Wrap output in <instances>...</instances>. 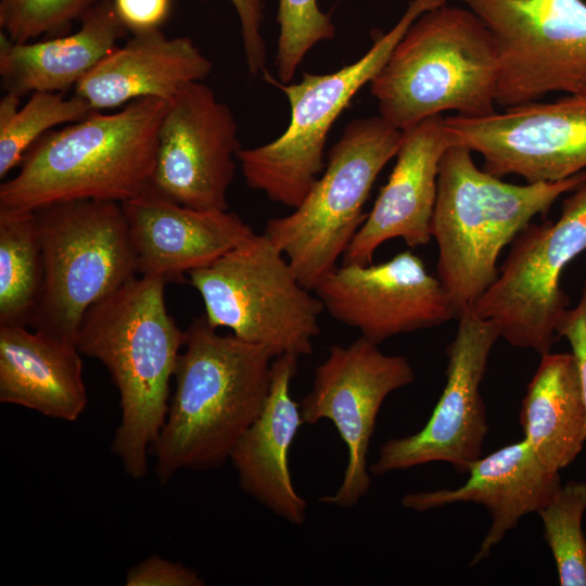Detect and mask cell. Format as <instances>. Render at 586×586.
Segmentation results:
<instances>
[{
	"mask_svg": "<svg viewBox=\"0 0 586 586\" xmlns=\"http://www.w3.org/2000/svg\"><path fill=\"white\" fill-rule=\"evenodd\" d=\"M402 138L403 131L380 115L351 122L300 205L267 221L264 233L308 290L337 267L367 218L364 207L370 191L396 156Z\"/></svg>",
	"mask_w": 586,
	"mask_h": 586,
	"instance_id": "cell-6",
	"label": "cell"
},
{
	"mask_svg": "<svg viewBox=\"0 0 586 586\" xmlns=\"http://www.w3.org/2000/svg\"><path fill=\"white\" fill-rule=\"evenodd\" d=\"M520 423L537 459L559 472L586 442V404L574 354L542 355L522 402Z\"/></svg>",
	"mask_w": 586,
	"mask_h": 586,
	"instance_id": "cell-24",
	"label": "cell"
},
{
	"mask_svg": "<svg viewBox=\"0 0 586 586\" xmlns=\"http://www.w3.org/2000/svg\"><path fill=\"white\" fill-rule=\"evenodd\" d=\"M212 67L189 37L169 38L161 29L132 34L76 84L75 95L97 112L143 98L169 103L188 84L204 81Z\"/></svg>",
	"mask_w": 586,
	"mask_h": 586,
	"instance_id": "cell-21",
	"label": "cell"
},
{
	"mask_svg": "<svg viewBox=\"0 0 586 586\" xmlns=\"http://www.w3.org/2000/svg\"><path fill=\"white\" fill-rule=\"evenodd\" d=\"M186 336L166 420L151 450L161 485L180 470L224 464L260 413L271 384L273 358L265 347L218 333L204 315Z\"/></svg>",
	"mask_w": 586,
	"mask_h": 586,
	"instance_id": "cell-1",
	"label": "cell"
},
{
	"mask_svg": "<svg viewBox=\"0 0 586 586\" xmlns=\"http://www.w3.org/2000/svg\"><path fill=\"white\" fill-rule=\"evenodd\" d=\"M447 0H412L397 23L357 61L327 74L304 73L279 84L290 104V122L275 140L237 155L246 184L295 208L324 169L332 125L356 93L374 78L413 22Z\"/></svg>",
	"mask_w": 586,
	"mask_h": 586,
	"instance_id": "cell-8",
	"label": "cell"
},
{
	"mask_svg": "<svg viewBox=\"0 0 586 586\" xmlns=\"http://www.w3.org/2000/svg\"><path fill=\"white\" fill-rule=\"evenodd\" d=\"M585 251L586 180L569 193L556 221L530 222L514 238L498 277L467 311L495 322L510 345L549 353L569 306L560 278Z\"/></svg>",
	"mask_w": 586,
	"mask_h": 586,
	"instance_id": "cell-10",
	"label": "cell"
},
{
	"mask_svg": "<svg viewBox=\"0 0 586 586\" xmlns=\"http://www.w3.org/2000/svg\"><path fill=\"white\" fill-rule=\"evenodd\" d=\"M458 319L456 335L446 348V384L429 421L415 434L386 441L371 466L374 475L434 461L468 473L481 458L488 425L480 385L500 334L495 322L469 311Z\"/></svg>",
	"mask_w": 586,
	"mask_h": 586,
	"instance_id": "cell-14",
	"label": "cell"
},
{
	"mask_svg": "<svg viewBox=\"0 0 586 586\" xmlns=\"http://www.w3.org/2000/svg\"><path fill=\"white\" fill-rule=\"evenodd\" d=\"M498 52L469 8L443 4L419 16L370 81L379 115L399 130L454 111L496 112Z\"/></svg>",
	"mask_w": 586,
	"mask_h": 586,
	"instance_id": "cell-5",
	"label": "cell"
},
{
	"mask_svg": "<svg viewBox=\"0 0 586 586\" xmlns=\"http://www.w3.org/2000/svg\"><path fill=\"white\" fill-rule=\"evenodd\" d=\"M241 149L232 110L203 81L188 84L162 119L151 190L192 208L228 211Z\"/></svg>",
	"mask_w": 586,
	"mask_h": 586,
	"instance_id": "cell-15",
	"label": "cell"
},
{
	"mask_svg": "<svg viewBox=\"0 0 586 586\" xmlns=\"http://www.w3.org/2000/svg\"><path fill=\"white\" fill-rule=\"evenodd\" d=\"M104 0H0V31L14 42L65 34Z\"/></svg>",
	"mask_w": 586,
	"mask_h": 586,
	"instance_id": "cell-29",
	"label": "cell"
},
{
	"mask_svg": "<svg viewBox=\"0 0 586 586\" xmlns=\"http://www.w3.org/2000/svg\"><path fill=\"white\" fill-rule=\"evenodd\" d=\"M161 279L137 276L88 308L76 345L101 361L119 393L120 421L112 451L133 479L148 473V456L165 423L169 382L186 331L168 314Z\"/></svg>",
	"mask_w": 586,
	"mask_h": 586,
	"instance_id": "cell-2",
	"label": "cell"
},
{
	"mask_svg": "<svg viewBox=\"0 0 586 586\" xmlns=\"http://www.w3.org/2000/svg\"><path fill=\"white\" fill-rule=\"evenodd\" d=\"M204 579L191 568L156 555L131 566L125 577L126 586H202Z\"/></svg>",
	"mask_w": 586,
	"mask_h": 586,
	"instance_id": "cell-30",
	"label": "cell"
},
{
	"mask_svg": "<svg viewBox=\"0 0 586 586\" xmlns=\"http://www.w3.org/2000/svg\"><path fill=\"white\" fill-rule=\"evenodd\" d=\"M297 360L290 354L273 358L266 403L229 460L246 495L289 523L302 525L307 502L295 491L288 464L290 447L305 423L300 404L291 395Z\"/></svg>",
	"mask_w": 586,
	"mask_h": 586,
	"instance_id": "cell-20",
	"label": "cell"
},
{
	"mask_svg": "<svg viewBox=\"0 0 586 586\" xmlns=\"http://www.w3.org/2000/svg\"><path fill=\"white\" fill-rule=\"evenodd\" d=\"M138 275L182 283L254 231L235 213L192 208L152 190L122 203Z\"/></svg>",
	"mask_w": 586,
	"mask_h": 586,
	"instance_id": "cell-18",
	"label": "cell"
},
{
	"mask_svg": "<svg viewBox=\"0 0 586 586\" xmlns=\"http://www.w3.org/2000/svg\"><path fill=\"white\" fill-rule=\"evenodd\" d=\"M239 23L247 72L251 76L265 73L266 44L262 34V0H229Z\"/></svg>",
	"mask_w": 586,
	"mask_h": 586,
	"instance_id": "cell-31",
	"label": "cell"
},
{
	"mask_svg": "<svg viewBox=\"0 0 586 586\" xmlns=\"http://www.w3.org/2000/svg\"><path fill=\"white\" fill-rule=\"evenodd\" d=\"M81 355L73 342L26 326H0V402L76 421L87 406Z\"/></svg>",
	"mask_w": 586,
	"mask_h": 586,
	"instance_id": "cell-22",
	"label": "cell"
},
{
	"mask_svg": "<svg viewBox=\"0 0 586 586\" xmlns=\"http://www.w3.org/2000/svg\"><path fill=\"white\" fill-rule=\"evenodd\" d=\"M415 380L408 359L387 355L359 336L346 346L333 345L316 368L311 390L300 404L305 423L330 420L347 447V464L337 491L319 501L352 508L371 485L367 454L380 408L394 391Z\"/></svg>",
	"mask_w": 586,
	"mask_h": 586,
	"instance_id": "cell-12",
	"label": "cell"
},
{
	"mask_svg": "<svg viewBox=\"0 0 586 586\" xmlns=\"http://www.w3.org/2000/svg\"><path fill=\"white\" fill-rule=\"evenodd\" d=\"M34 213L44 281L29 326L76 344L88 308L138 275L123 206L73 200Z\"/></svg>",
	"mask_w": 586,
	"mask_h": 586,
	"instance_id": "cell-7",
	"label": "cell"
},
{
	"mask_svg": "<svg viewBox=\"0 0 586 586\" xmlns=\"http://www.w3.org/2000/svg\"><path fill=\"white\" fill-rule=\"evenodd\" d=\"M73 34L14 42L0 31V78L5 92H63L82 79L116 48L128 30L112 0L90 10Z\"/></svg>",
	"mask_w": 586,
	"mask_h": 586,
	"instance_id": "cell-23",
	"label": "cell"
},
{
	"mask_svg": "<svg viewBox=\"0 0 586 586\" xmlns=\"http://www.w3.org/2000/svg\"><path fill=\"white\" fill-rule=\"evenodd\" d=\"M276 64L281 84L291 82L307 53L319 42L335 36L330 16L318 0H279Z\"/></svg>",
	"mask_w": 586,
	"mask_h": 586,
	"instance_id": "cell-28",
	"label": "cell"
},
{
	"mask_svg": "<svg viewBox=\"0 0 586 586\" xmlns=\"http://www.w3.org/2000/svg\"><path fill=\"white\" fill-rule=\"evenodd\" d=\"M585 511L586 482L570 481L538 512L561 586H586Z\"/></svg>",
	"mask_w": 586,
	"mask_h": 586,
	"instance_id": "cell-26",
	"label": "cell"
},
{
	"mask_svg": "<svg viewBox=\"0 0 586 586\" xmlns=\"http://www.w3.org/2000/svg\"><path fill=\"white\" fill-rule=\"evenodd\" d=\"M112 3L120 23L132 34L160 29L171 8V0H112Z\"/></svg>",
	"mask_w": 586,
	"mask_h": 586,
	"instance_id": "cell-32",
	"label": "cell"
},
{
	"mask_svg": "<svg viewBox=\"0 0 586 586\" xmlns=\"http://www.w3.org/2000/svg\"><path fill=\"white\" fill-rule=\"evenodd\" d=\"M556 334L565 337L574 354L586 404V282L583 284L578 303L568 308L556 327Z\"/></svg>",
	"mask_w": 586,
	"mask_h": 586,
	"instance_id": "cell-33",
	"label": "cell"
},
{
	"mask_svg": "<svg viewBox=\"0 0 586 586\" xmlns=\"http://www.w3.org/2000/svg\"><path fill=\"white\" fill-rule=\"evenodd\" d=\"M485 24L498 52L502 109L586 88L584 0H460Z\"/></svg>",
	"mask_w": 586,
	"mask_h": 586,
	"instance_id": "cell-11",
	"label": "cell"
},
{
	"mask_svg": "<svg viewBox=\"0 0 586 586\" xmlns=\"http://www.w3.org/2000/svg\"><path fill=\"white\" fill-rule=\"evenodd\" d=\"M168 103L135 100L115 113L93 112L50 130L0 186V207L36 211L73 200L118 203L151 190L157 135Z\"/></svg>",
	"mask_w": 586,
	"mask_h": 586,
	"instance_id": "cell-3",
	"label": "cell"
},
{
	"mask_svg": "<svg viewBox=\"0 0 586 586\" xmlns=\"http://www.w3.org/2000/svg\"><path fill=\"white\" fill-rule=\"evenodd\" d=\"M314 292L335 320L375 344L458 318L438 278L411 251L380 264H342Z\"/></svg>",
	"mask_w": 586,
	"mask_h": 586,
	"instance_id": "cell-16",
	"label": "cell"
},
{
	"mask_svg": "<svg viewBox=\"0 0 586 586\" xmlns=\"http://www.w3.org/2000/svg\"><path fill=\"white\" fill-rule=\"evenodd\" d=\"M93 112L75 94L66 99L63 92L31 93L11 122L0 127V178L20 166L28 149L53 127L82 120Z\"/></svg>",
	"mask_w": 586,
	"mask_h": 586,
	"instance_id": "cell-27",
	"label": "cell"
},
{
	"mask_svg": "<svg viewBox=\"0 0 586 586\" xmlns=\"http://www.w3.org/2000/svg\"><path fill=\"white\" fill-rule=\"evenodd\" d=\"M451 144L442 115L403 130L392 173L343 254V265L371 264L377 249L395 238L410 247L429 243L440 163Z\"/></svg>",
	"mask_w": 586,
	"mask_h": 586,
	"instance_id": "cell-17",
	"label": "cell"
},
{
	"mask_svg": "<svg viewBox=\"0 0 586 586\" xmlns=\"http://www.w3.org/2000/svg\"><path fill=\"white\" fill-rule=\"evenodd\" d=\"M189 277L213 328L230 329L237 337L265 347L272 358L313 353L324 307L264 232H254Z\"/></svg>",
	"mask_w": 586,
	"mask_h": 586,
	"instance_id": "cell-9",
	"label": "cell"
},
{
	"mask_svg": "<svg viewBox=\"0 0 586 586\" xmlns=\"http://www.w3.org/2000/svg\"><path fill=\"white\" fill-rule=\"evenodd\" d=\"M585 180L583 170L559 181L514 184L479 168L464 145L445 151L431 237L438 249L436 277L458 318L498 277L502 249Z\"/></svg>",
	"mask_w": 586,
	"mask_h": 586,
	"instance_id": "cell-4",
	"label": "cell"
},
{
	"mask_svg": "<svg viewBox=\"0 0 586 586\" xmlns=\"http://www.w3.org/2000/svg\"><path fill=\"white\" fill-rule=\"evenodd\" d=\"M453 143L479 153L489 174L551 182L586 170V88L486 116L445 118Z\"/></svg>",
	"mask_w": 586,
	"mask_h": 586,
	"instance_id": "cell-13",
	"label": "cell"
},
{
	"mask_svg": "<svg viewBox=\"0 0 586 586\" xmlns=\"http://www.w3.org/2000/svg\"><path fill=\"white\" fill-rule=\"evenodd\" d=\"M43 281L34 211L0 207V326H29Z\"/></svg>",
	"mask_w": 586,
	"mask_h": 586,
	"instance_id": "cell-25",
	"label": "cell"
},
{
	"mask_svg": "<svg viewBox=\"0 0 586 586\" xmlns=\"http://www.w3.org/2000/svg\"><path fill=\"white\" fill-rule=\"evenodd\" d=\"M468 473L458 488L407 494L402 504L419 512L467 501L486 507L492 524L471 565L488 557L522 517L538 513L561 487L559 472L547 469L525 438L480 458Z\"/></svg>",
	"mask_w": 586,
	"mask_h": 586,
	"instance_id": "cell-19",
	"label": "cell"
}]
</instances>
